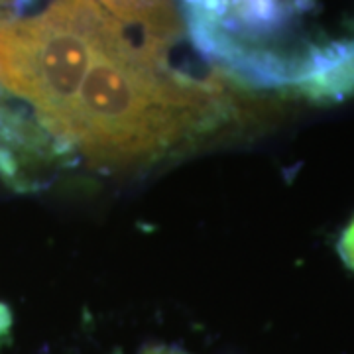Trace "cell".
Returning a JSON list of instances; mask_svg holds the SVG:
<instances>
[{"instance_id": "1", "label": "cell", "mask_w": 354, "mask_h": 354, "mask_svg": "<svg viewBox=\"0 0 354 354\" xmlns=\"http://www.w3.org/2000/svg\"><path fill=\"white\" fill-rule=\"evenodd\" d=\"M228 113L218 81L177 71L122 28L99 48L57 144L91 164L124 167L201 138L223 127Z\"/></svg>"}, {"instance_id": "2", "label": "cell", "mask_w": 354, "mask_h": 354, "mask_svg": "<svg viewBox=\"0 0 354 354\" xmlns=\"http://www.w3.org/2000/svg\"><path fill=\"white\" fill-rule=\"evenodd\" d=\"M120 28L97 0H53L38 16L0 12V88L28 102L57 142L99 48Z\"/></svg>"}, {"instance_id": "3", "label": "cell", "mask_w": 354, "mask_h": 354, "mask_svg": "<svg viewBox=\"0 0 354 354\" xmlns=\"http://www.w3.org/2000/svg\"><path fill=\"white\" fill-rule=\"evenodd\" d=\"M339 252H341L346 266L354 272V218L353 223L346 227V230L342 232V239L339 242Z\"/></svg>"}, {"instance_id": "4", "label": "cell", "mask_w": 354, "mask_h": 354, "mask_svg": "<svg viewBox=\"0 0 354 354\" xmlns=\"http://www.w3.org/2000/svg\"><path fill=\"white\" fill-rule=\"evenodd\" d=\"M144 354H187L177 348H167V346H156V348H148Z\"/></svg>"}, {"instance_id": "5", "label": "cell", "mask_w": 354, "mask_h": 354, "mask_svg": "<svg viewBox=\"0 0 354 354\" xmlns=\"http://www.w3.org/2000/svg\"><path fill=\"white\" fill-rule=\"evenodd\" d=\"M8 323H10V319H8V313H6V309L0 305V337L6 333L8 329Z\"/></svg>"}, {"instance_id": "6", "label": "cell", "mask_w": 354, "mask_h": 354, "mask_svg": "<svg viewBox=\"0 0 354 354\" xmlns=\"http://www.w3.org/2000/svg\"><path fill=\"white\" fill-rule=\"evenodd\" d=\"M97 2H99V0H97Z\"/></svg>"}]
</instances>
